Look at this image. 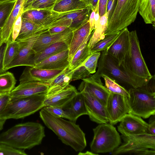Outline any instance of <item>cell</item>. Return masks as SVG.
<instances>
[{
	"label": "cell",
	"instance_id": "obj_1",
	"mask_svg": "<svg viewBox=\"0 0 155 155\" xmlns=\"http://www.w3.org/2000/svg\"><path fill=\"white\" fill-rule=\"evenodd\" d=\"M40 117L48 128L62 142L76 152L82 151L87 146L85 134L76 122L55 116L44 107L39 112Z\"/></svg>",
	"mask_w": 155,
	"mask_h": 155
},
{
	"label": "cell",
	"instance_id": "obj_2",
	"mask_svg": "<svg viewBox=\"0 0 155 155\" xmlns=\"http://www.w3.org/2000/svg\"><path fill=\"white\" fill-rule=\"evenodd\" d=\"M129 46L120 65L136 88H147L153 76L150 73L141 52L136 30L130 31Z\"/></svg>",
	"mask_w": 155,
	"mask_h": 155
},
{
	"label": "cell",
	"instance_id": "obj_3",
	"mask_svg": "<svg viewBox=\"0 0 155 155\" xmlns=\"http://www.w3.org/2000/svg\"><path fill=\"white\" fill-rule=\"evenodd\" d=\"M45 137V127L41 124L28 122L15 125L0 135V143L15 148L30 149L41 144Z\"/></svg>",
	"mask_w": 155,
	"mask_h": 155
},
{
	"label": "cell",
	"instance_id": "obj_4",
	"mask_svg": "<svg viewBox=\"0 0 155 155\" xmlns=\"http://www.w3.org/2000/svg\"><path fill=\"white\" fill-rule=\"evenodd\" d=\"M141 0H114L108 15L105 35L119 31L135 21Z\"/></svg>",
	"mask_w": 155,
	"mask_h": 155
},
{
	"label": "cell",
	"instance_id": "obj_5",
	"mask_svg": "<svg viewBox=\"0 0 155 155\" xmlns=\"http://www.w3.org/2000/svg\"><path fill=\"white\" fill-rule=\"evenodd\" d=\"M117 129L124 142L112 153V155H155V135L130 134L119 126Z\"/></svg>",
	"mask_w": 155,
	"mask_h": 155
},
{
	"label": "cell",
	"instance_id": "obj_6",
	"mask_svg": "<svg viewBox=\"0 0 155 155\" xmlns=\"http://www.w3.org/2000/svg\"><path fill=\"white\" fill-rule=\"evenodd\" d=\"M45 94H38L10 101L0 113V117L6 120L18 119L34 114L44 107Z\"/></svg>",
	"mask_w": 155,
	"mask_h": 155
},
{
	"label": "cell",
	"instance_id": "obj_7",
	"mask_svg": "<svg viewBox=\"0 0 155 155\" xmlns=\"http://www.w3.org/2000/svg\"><path fill=\"white\" fill-rule=\"evenodd\" d=\"M93 130L94 137L90 144L92 152L98 155L112 153L121 144V137L113 125L101 124Z\"/></svg>",
	"mask_w": 155,
	"mask_h": 155
},
{
	"label": "cell",
	"instance_id": "obj_8",
	"mask_svg": "<svg viewBox=\"0 0 155 155\" xmlns=\"http://www.w3.org/2000/svg\"><path fill=\"white\" fill-rule=\"evenodd\" d=\"M127 102L130 113L147 119L155 115V92L143 88H130Z\"/></svg>",
	"mask_w": 155,
	"mask_h": 155
},
{
	"label": "cell",
	"instance_id": "obj_9",
	"mask_svg": "<svg viewBox=\"0 0 155 155\" xmlns=\"http://www.w3.org/2000/svg\"><path fill=\"white\" fill-rule=\"evenodd\" d=\"M107 49L102 51L99 58L97 70L92 76L101 78V76L104 74L115 80L118 84L136 88L135 84L123 68L109 53Z\"/></svg>",
	"mask_w": 155,
	"mask_h": 155
},
{
	"label": "cell",
	"instance_id": "obj_10",
	"mask_svg": "<svg viewBox=\"0 0 155 155\" xmlns=\"http://www.w3.org/2000/svg\"><path fill=\"white\" fill-rule=\"evenodd\" d=\"M91 12V8L88 7L82 9L59 13L47 28L55 26H64L74 31L89 21Z\"/></svg>",
	"mask_w": 155,
	"mask_h": 155
},
{
	"label": "cell",
	"instance_id": "obj_11",
	"mask_svg": "<svg viewBox=\"0 0 155 155\" xmlns=\"http://www.w3.org/2000/svg\"><path fill=\"white\" fill-rule=\"evenodd\" d=\"M41 33L18 41L19 48L18 54L10 64L4 68L5 71L18 66H35L34 59L36 53L33 50V47L38 37Z\"/></svg>",
	"mask_w": 155,
	"mask_h": 155
},
{
	"label": "cell",
	"instance_id": "obj_12",
	"mask_svg": "<svg viewBox=\"0 0 155 155\" xmlns=\"http://www.w3.org/2000/svg\"><path fill=\"white\" fill-rule=\"evenodd\" d=\"M78 90L82 94L90 119L97 124L109 122L105 107L81 83Z\"/></svg>",
	"mask_w": 155,
	"mask_h": 155
},
{
	"label": "cell",
	"instance_id": "obj_13",
	"mask_svg": "<svg viewBox=\"0 0 155 155\" xmlns=\"http://www.w3.org/2000/svg\"><path fill=\"white\" fill-rule=\"evenodd\" d=\"M105 107L109 122L113 125L130 112L127 97L118 94L110 93Z\"/></svg>",
	"mask_w": 155,
	"mask_h": 155
},
{
	"label": "cell",
	"instance_id": "obj_14",
	"mask_svg": "<svg viewBox=\"0 0 155 155\" xmlns=\"http://www.w3.org/2000/svg\"><path fill=\"white\" fill-rule=\"evenodd\" d=\"M74 31L68 28L60 33L51 34L47 29L43 31L38 37L34 45L33 49L37 53L49 45L59 42H64L69 45Z\"/></svg>",
	"mask_w": 155,
	"mask_h": 155
},
{
	"label": "cell",
	"instance_id": "obj_15",
	"mask_svg": "<svg viewBox=\"0 0 155 155\" xmlns=\"http://www.w3.org/2000/svg\"><path fill=\"white\" fill-rule=\"evenodd\" d=\"M48 88V84L38 81L20 83L9 94L10 101L38 94H46Z\"/></svg>",
	"mask_w": 155,
	"mask_h": 155
},
{
	"label": "cell",
	"instance_id": "obj_16",
	"mask_svg": "<svg viewBox=\"0 0 155 155\" xmlns=\"http://www.w3.org/2000/svg\"><path fill=\"white\" fill-rule=\"evenodd\" d=\"M63 70H51L39 69L27 66L19 79L20 83L36 81L49 84V83Z\"/></svg>",
	"mask_w": 155,
	"mask_h": 155
},
{
	"label": "cell",
	"instance_id": "obj_17",
	"mask_svg": "<svg viewBox=\"0 0 155 155\" xmlns=\"http://www.w3.org/2000/svg\"><path fill=\"white\" fill-rule=\"evenodd\" d=\"M59 13L52 10L28 9L23 11L21 19L44 26L47 29L48 26L55 20Z\"/></svg>",
	"mask_w": 155,
	"mask_h": 155
},
{
	"label": "cell",
	"instance_id": "obj_18",
	"mask_svg": "<svg viewBox=\"0 0 155 155\" xmlns=\"http://www.w3.org/2000/svg\"><path fill=\"white\" fill-rule=\"evenodd\" d=\"M127 28L120 31L115 41L108 48V52L120 65L124 60L129 46V34Z\"/></svg>",
	"mask_w": 155,
	"mask_h": 155
},
{
	"label": "cell",
	"instance_id": "obj_19",
	"mask_svg": "<svg viewBox=\"0 0 155 155\" xmlns=\"http://www.w3.org/2000/svg\"><path fill=\"white\" fill-rule=\"evenodd\" d=\"M82 80L84 87L105 107L111 93L103 85L101 78L91 75Z\"/></svg>",
	"mask_w": 155,
	"mask_h": 155
},
{
	"label": "cell",
	"instance_id": "obj_20",
	"mask_svg": "<svg viewBox=\"0 0 155 155\" xmlns=\"http://www.w3.org/2000/svg\"><path fill=\"white\" fill-rule=\"evenodd\" d=\"M120 122V123L119 126L128 133L132 134L147 133L148 123L140 117L128 113L123 117Z\"/></svg>",
	"mask_w": 155,
	"mask_h": 155
},
{
	"label": "cell",
	"instance_id": "obj_21",
	"mask_svg": "<svg viewBox=\"0 0 155 155\" xmlns=\"http://www.w3.org/2000/svg\"><path fill=\"white\" fill-rule=\"evenodd\" d=\"M78 92L74 86L69 84L60 91L49 95L45 94L44 107L52 105L64 107L71 101Z\"/></svg>",
	"mask_w": 155,
	"mask_h": 155
},
{
	"label": "cell",
	"instance_id": "obj_22",
	"mask_svg": "<svg viewBox=\"0 0 155 155\" xmlns=\"http://www.w3.org/2000/svg\"><path fill=\"white\" fill-rule=\"evenodd\" d=\"M68 49L52 55L35 64V68L51 70H63L69 66Z\"/></svg>",
	"mask_w": 155,
	"mask_h": 155
},
{
	"label": "cell",
	"instance_id": "obj_23",
	"mask_svg": "<svg viewBox=\"0 0 155 155\" xmlns=\"http://www.w3.org/2000/svg\"><path fill=\"white\" fill-rule=\"evenodd\" d=\"M90 25L89 21L85 22L73 32L69 45L68 60L69 63L77 50L84 41L89 33Z\"/></svg>",
	"mask_w": 155,
	"mask_h": 155
},
{
	"label": "cell",
	"instance_id": "obj_24",
	"mask_svg": "<svg viewBox=\"0 0 155 155\" xmlns=\"http://www.w3.org/2000/svg\"><path fill=\"white\" fill-rule=\"evenodd\" d=\"M64 107L68 113L69 120L75 122L80 116L87 115L84 96L80 91H78L71 101Z\"/></svg>",
	"mask_w": 155,
	"mask_h": 155
},
{
	"label": "cell",
	"instance_id": "obj_25",
	"mask_svg": "<svg viewBox=\"0 0 155 155\" xmlns=\"http://www.w3.org/2000/svg\"><path fill=\"white\" fill-rule=\"evenodd\" d=\"M73 71L69 66L64 69L49 84L46 95H49L64 89L72 81Z\"/></svg>",
	"mask_w": 155,
	"mask_h": 155
},
{
	"label": "cell",
	"instance_id": "obj_26",
	"mask_svg": "<svg viewBox=\"0 0 155 155\" xmlns=\"http://www.w3.org/2000/svg\"><path fill=\"white\" fill-rule=\"evenodd\" d=\"M25 0H16L15 4L5 24L2 28V38L7 42L10 39L14 24L23 7Z\"/></svg>",
	"mask_w": 155,
	"mask_h": 155
},
{
	"label": "cell",
	"instance_id": "obj_27",
	"mask_svg": "<svg viewBox=\"0 0 155 155\" xmlns=\"http://www.w3.org/2000/svg\"><path fill=\"white\" fill-rule=\"evenodd\" d=\"M69 45L64 42H59L53 44L36 53L34 61L36 64L47 58L63 51L68 49Z\"/></svg>",
	"mask_w": 155,
	"mask_h": 155
},
{
	"label": "cell",
	"instance_id": "obj_28",
	"mask_svg": "<svg viewBox=\"0 0 155 155\" xmlns=\"http://www.w3.org/2000/svg\"><path fill=\"white\" fill-rule=\"evenodd\" d=\"M92 34V33L88 36L71 60L69 67L72 70L81 65L91 54L90 53V49L88 47V43Z\"/></svg>",
	"mask_w": 155,
	"mask_h": 155
},
{
	"label": "cell",
	"instance_id": "obj_29",
	"mask_svg": "<svg viewBox=\"0 0 155 155\" xmlns=\"http://www.w3.org/2000/svg\"><path fill=\"white\" fill-rule=\"evenodd\" d=\"M146 24L155 26V0H141L138 12Z\"/></svg>",
	"mask_w": 155,
	"mask_h": 155
},
{
	"label": "cell",
	"instance_id": "obj_30",
	"mask_svg": "<svg viewBox=\"0 0 155 155\" xmlns=\"http://www.w3.org/2000/svg\"><path fill=\"white\" fill-rule=\"evenodd\" d=\"M47 29L44 26L22 19L21 30L15 41H20L30 38Z\"/></svg>",
	"mask_w": 155,
	"mask_h": 155
},
{
	"label": "cell",
	"instance_id": "obj_31",
	"mask_svg": "<svg viewBox=\"0 0 155 155\" xmlns=\"http://www.w3.org/2000/svg\"><path fill=\"white\" fill-rule=\"evenodd\" d=\"M108 19V14L107 12L100 17L99 24L94 29L88 41V47L90 49L105 37V33L107 28Z\"/></svg>",
	"mask_w": 155,
	"mask_h": 155
},
{
	"label": "cell",
	"instance_id": "obj_32",
	"mask_svg": "<svg viewBox=\"0 0 155 155\" xmlns=\"http://www.w3.org/2000/svg\"><path fill=\"white\" fill-rule=\"evenodd\" d=\"M88 7L81 0H61L52 10L59 13L84 8Z\"/></svg>",
	"mask_w": 155,
	"mask_h": 155
},
{
	"label": "cell",
	"instance_id": "obj_33",
	"mask_svg": "<svg viewBox=\"0 0 155 155\" xmlns=\"http://www.w3.org/2000/svg\"><path fill=\"white\" fill-rule=\"evenodd\" d=\"M16 81L13 74L9 72L0 74V94H9L15 87Z\"/></svg>",
	"mask_w": 155,
	"mask_h": 155
},
{
	"label": "cell",
	"instance_id": "obj_34",
	"mask_svg": "<svg viewBox=\"0 0 155 155\" xmlns=\"http://www.w3.org/2000/svg\"><path fill=\"white\" fill-rule=\"evenodd\" d=\"M120 31L105 35V37L96 43L90 49L91 54L105 51L113 43L118 37Z\"/></svg>",
	"mask_w": 155,
	"mask_h": 155
},
{
	"label": "cell",
	"instance_id": "obj_35",
	"mask_svg": "<svg viewBox=\"0 0 155 155\" xmlns=\"http://www.w3.org/2000/svg\"><path fill=\"white\" fill-rule=\"evenodd\" d=\"M18 41L9 40L7 42L4 58V69L9 65L16 56L19 49Z\"/></svg>",
	"mask_w": 155,
	"mask_h": 155
},
{
	"label": "cell",
	"instance_id": "obj_36",
	"mask_svg": "<svg viewBox=\"0 0 155 155\" xmlns=\"http://www.w3.org/2000/svg\"><path fill=\"white\" fill-rule=\"evenodd\" d=\"M105 82V87L111 93L118 94L128 97L129 92L115 80L104 74L101 76Z\"/></svg>",
	"mask_w": 155,
	"mask_h": 155
},
{
	"label": "cell",
	"instance_id": "obj_37",
	"mask_svg": "<svg viewBox=\"0 0 155 155\" xmlns=\"http://www.w3.org/2000/svg\"><path fill=\"white\" fill-rule=\"evenodd\" d=\"M61 0H35L23 6V10L40 9L52 10L54 6Z\"/></svg>",
	"mask_w": 155,
	"mask_h": 155
},
{
	"label": "cell",
	"instance_id": "obj_38",
	"mask_svg": "<svg viewBox=\"0 0 155 155\" xmlns=\"http://www.w3.org/2000/svg\"><path fill=\"white\" fill-rule=\"evenodd\" d=\"M16 0H8L0 3V28L5 24Z\"/></svg>",
	"mask_w": 155,
	"mask_h": 155
},
{
	"label": "cell",
	"instance_id": "obj_39",
	"mask_svg": "<svg viewBox=\"0 0 155 155\" xmlns=\"http://www.w3.org/2000/svg\"><path fill=\"white\" fill-rule=\"evenodd\" d=\"M101 55L100 52L91 54L81 64L85 67L90 74H93L96 72L98 61Z\"/></svg>",
	"mask_w": 155,
	"mask_h": 155
},
{
	"label": "cell",
	"instance_id": "obj_40",
	"mask_svg": "<svg viewBox=\"0 0 155 155\" xmlns=\"http://www.w3.org/2000/svg\"><path fill=\"white\" fill-rule=\"evenodd\" d=\"M24 150L15 148L8 145L0 143V155H26Z\"/></svg>",
	"mask_w": 155,
	"mask_h": 155
},
{
	"label": "cell",
	"instance_id": "obj_41",
	"mask_svg": "<svg viewBox=\"0 0 155 155\" xmlns=\"http://www.w3.org/2000/svg\"><path fill=\"white\" fill-rule=\"evenodd\" d=\"M44 107L53 115L69 120V117L68 113L64 107L50 105Z\"/></svg>",
	"mask_w": 155,
	"mask_h": 155
},
{
	"label": "cell",
	"instance_id": "obj_42",
	"mask_svg": "<svg viewBox=\"0 0 155 155\" xmlns=\"http://www.w3.org/2000/svg\"><path fill=\"white\" fill-rule=\"evenodd\" d=\"M90 74L85 67L81 65L73 71L71 81L82 80L89 77Z\"/></svg>",
	"mask_w": 155,
	"mask_h": 155
},
{
	"label": "cell",
	"instance_id": "obj_43",
	"mask_svg": "<svg viewBox=\"0 0 155 155\" xmlns=\"http://www.w3.org/2000/svg\"><path fill=\"white\" fill-rule=\"evenodd\" d=\"M23 10V7L21 10L14 24L11 36V40L12 41H14L16 40L20 31L21 25V15Z\"/></svg>",
	"mask_w": 155,
	"mask_h": 155
},
{
	"label": "cell",
	"instance_id": "obj_44",
	"mask_svg": "<svg viewBox=\"0 0 155 155\" xmlns=\"http://www.w3.org/2000/svg\"><path fill=\"white\" fill-rule=\"evenodd\" d=\"M7 42H4L0 46V74L5 71L4 69V58Z\"/></svg>",
	"mask_w": 155,
	"mask_h": 155
},
{
	"label": "cell",
	"instance_id": "obj_45",
	"mask_svg": "<svg viewBox=\"0 0 155 155\" xmlns=\"http://www.w3.org/2000/svg\"><path fill=\"white\" fill-rule=\"evenodd\" d=\"M10 101L9 94H0V113L3 110Z\"/></svg>",
	"mask_w": 155,
	"mask_h": 155
},
{
	"label": "cell",
	"instance_id": "obj_46",
	"mask_svg": "<svg viewBox=\"0 0 155 155\" xmlns=\"http://www.w3.org/2000/svg\"><path fill=\"white\" fill-rule=\"evenodd\" d=\"M107 0H99L98 11L100 17L107 12Z\"/></svg>",
	"mask_w": 155,
	"mask_h": 155
},
{
	"label": "cell",
	"instance_id": "obj_47",
	"mask_svg": "<svg viewBox=\"0 0 155 155\" xmlns=\"http://www.w3.org/2000/svg\"><path fill=\"white\" fill-rule=\"evenodd\" d=\"M69 28L64 26H55L48 28L47 31L50 34H56L63 32Z\"/></svg>",
	"mask_w": 155,
	"mask_h": 155
},
{
	"label": "cell",
	"instance_id": "obj_48",
	"mask_svg": "<svg viewBox=\"0 0 155 155\" xmlns=\"http://www.w3.org/2000/svg\"><path fill=\"white\" fill-rule=\"evenodd\" d=\"M155 115H152L149 121V127L147 133L155 135Z\"/></svg>",
	"mask_w": 155,
	"mask_h": 155
},
{
	"label": "cell",
	"instance_id": "obj_49",
	"mask_svg": "<svg viewBox=\"0 0 155 155\" xmlns=\"http://www.w3.org/2000/svg\"><path fill=\"white\" fill-rule=\"evenodd\" d=\"M98 6L94 9L92 10L89 18V21L90 25V30L89 33L91 34L94 29V18L97 9H98Z\"/></svg>",
	"mask_w": 155,
	"mask_h": 155
},
{
	"label": "cell",
	"instance_id": "obj_50",
	"mask_svg": "<svg viewBox=\"0 0 155 155\" xmlns=\"http://www.w3.org/2000/svg\"><path fill=\"white\" fill-rule=\"evenodd\" d=\"M91 10L95 9L98 5L99 0H81Z\"/></svg>",
	"mask_w": 155,
	"mask_h": 155
},
{
	"label": "cell",
	"instance_id": "obj_51",
	"mask_svg": "<svg viewBox=\"0 0 155 155\" xmlns=\"http://www.w3.org/2000/svg\"><path fill=\"white\" fill-rule=\"evenodd\" d=\"M100 18V16L99 15L98 9L95 16L94 29L96 28L98 26Z\"/></svg>",
	"mask_w": 155,
	"mask_h": 155
},
{
	"label": "cell",
	"instance_id": "obj_52",
	"mask_svg": "<svg viewBox=\"0 0 155 155\" xmlns=\"http://www.w3.org/2000/svg\"><path fill=\"white\" fill-rule=\"evenodd\" d=\"M114 0H108L107 5V12L108 14L111 10Z\"/></svg>",
	"mask_w": 155,
	"mask_h": 155
},
{
	"label": "cell",
	"instance_id": "obj_53",
	"mask_svg": "<svg viewBox=\"0 0 155 155\" xmlns=\"http://www.w3.org/2000/svg\"><path fill=\"white\" fill-rule=\"evenodd\" d=\"M6 119L0 117V131L2 130Z\"/></svg>",
	"mask_w": 155,
	"mask_h": 155
},
{
	"label": "cell",
	"instance_id": "obj_54",
	"mask_svg": "<svg viewBox=\"0 0 155 155\" xmlns=\"http://www.w3.org/2000/svg\"><path fill=\"white\" fill-rule=\"evenodd\" d=\"M78 155H98L97 154L94 153L92 152H90L87 151L84 153H81L79 152V153L78 154Z\"/></svg>",
	"mask_w": 155,
	"mask_h": 155
},
{
	"label": "cell",
	"instance_id": "obj_55",
	"mask_svg": "<svg viewBox=\"0 0 155 155\" xmlns=\"http://www.w3.org/2000/svg\"><path fill=\"white\" fill-rule=\"evenodd\" d=\"M35 0H25L24 4L23 5V6H24L28 4L31 2H32L35 1Z\"/></svg>",
	"mask_w": 155,
	"mask_h": 155
},
{
	"label": "cell",
	"instance_id": "obj_56",
	"mask_svg": "<svg viewBox=\"0 0 155 155\" xmlns=\"http://www.w3.org/2000/svg\"><path fill=\"white\" fill-rule=\"evenodd\" d=\"M2 28H0V46L2 45V43L4 42L2 39Z\"/></svg>",
	"mask_w": 155,
	"mask_h": 155
},
{
	"label": "cell",
	"instance_id": "obj_57",
	"mask_svg": "<svg viewBox=\"0 0 155 155\" xmlns=\"http://www.w3.org/2000/svg\"><path fill=\"white\" fill-rule=\"evenodd\" d=\"M8 0H0V3L3 2H4L8 1Z\"/></svg>",
	"mask_w": 155,
	"mask_h": 155
}]
</instances>
